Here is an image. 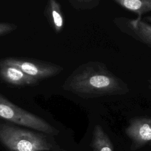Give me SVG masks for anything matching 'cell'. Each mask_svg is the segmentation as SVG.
Returning a JSON list of instances; mask_svg holds the SVG:
<instances>
[{
	"label": "cell",
	"mask_w": 151,
	"mask_h": 151,
	"mask_svg": "<svg viewBox=\"0 0 151 151\" xmlns=\"http://www.w3.org/2000/svg\"><path fill=\"white\" fill-rule=\"evenodd\" d=\"M63 88L84 99L125 94L127 84L99 61H90L79 65L67 77Z\"/></svg>",
	"instance_id": "1"
},
{
	"label": "cell",
	"mask_w": 151,
	"mask_h": 151,
	"mask_svg": "<svg viewBox=\"0 0 151 151\" xmlns=\"http://www.w3.org/2000/svg\"><path fill=\"white\" fill-rule=\"evenodd\" d=\"M51 135L0 123V142L11 151H59Z\"/></svg>",
	"instance_id": "2"
},
{
	"label": "cell",
	"mask_w": 151,
	"mask_h": 151,
	"mask_svg": "<svg viewBox=\"0 0 151 151\" xmlns=\"http://www.w3.org/2000/svg\"><path fill=\"white\" fill-rule=\"evenodd\" d=\"M0 119L49 135L59 131L42 118L15 105L0 93Z\"/></svg>",
	"instance_id": "3"
},
{
	"label": "cell",
	"mask_w": 151,
	"mask_h": 151,
	"mask_svg": "<svg viewBox=\"0 0 151 151\" xmlns=\"http://www.w3.org/2000/svg\"><path fill=\"white\" fill-rule=\"evenodd\" d=\"M1 65L15 67L38 81L55 76L64 69L61 65L52 63L16 57L0 58Z\"/></svg>",
	"instance_id": "4"
},
{
	"label": "cell",
	"mask_w": 151,
	"mask_h": 151,
	"mask_svg": "<svg viewBox=\"0 0 151 151\" xmlns=\"http://www.w3.org/2000/svg\"><path fill=\"white\" fill-rule=\"evenodd\" d=\"M125 133L132 141L133 150L151 144V117L132 119L125 129Z\"/></svg>",
	"instance_id": "5"
},
{
	"label": "cell",
	"mask_w": 151,
	"mask_h": 151,
	"mask_svg": "<svg viewBox=\"0 0 151 151\" xmlns=\"http://www.w3.org/2000/svg\"><path fill=\"white\" fill-rule=\"evenodd\" d=\"M115 24L123 32L151 47V25L142 18L137 17L132 19L115 18Z\"/></svg>",
	"instance_id": "6"
},
{
	"label": "cell",
	"mask_w": 151,
	"mask_h": 151,
	"mask_svg": "<svg viewBox=\"0 0 151 151\" xmlns=\"http://www.w3.org/2000/svg\"><path fill=\"white\" fill-rule=\"evenodd\" d=\"M0 79L4 83L18 87L34 86L38 84V80L29 76L15 67L0 66Z\"/></svg>",
	"instance_id": "7"
},
{
	"label": "cell",
	"mask_w": 151,
	"mask_h": 151,
	"mask_svg": "<svg viewBox=\"0 0 151 151\" xmlns=\"http://www.w3.org/2000/svg\"><path fill=\"white\" fill-rule=\"evenodd\" d=\"M44 15L50 26L56 34L60 33L64 27V18L60 4L55 0L48 1Z\"/></svg>",
	"instance_id": "8"
},
{
	"label": "cell",
	"mask_w": 151,
	"mask_h": 151,
	"mask_svg": "<svg viewBox=\"0 0 151 151\" xmlns=\"http://www.w3.org/2000/svg\"><path fill=\"white\" fill-rule=\"evenodd\" d=\"M90 146L93 151H114L109 137L99 124L93 129Z\"/></svg>",
	"instance_id": "9"
},
{
	"label": "cell",
	"mask_w": 151,
	"mask_h": 151,
	"mask_svg": "<svg viewBox=\"0 0 151 151\" xmlns=\"http://www.w3.org/2000/svg\"><path fill=\"white\" fill-rule=\"evenodd\" d=\"M114 2L124 9L136 14L141 17L151 12V0H114Z\"/></svg>",
	"instance_id": "10"
},
{
	"label": "cell",
	"mask_w": 151,
	"mask_h": 151,
	"mask_svg": "<svg viewBox=\"0 0 151 151\" xmlns=\"http://www.w3.org/2000/svg\"><path fill=\"white\" fill-rule=\"evenodd\" d=\"M70 5L76 10L83 11L92 9L97 7L99 4V0H68Z\"/></svg>",
	"instance_id": "11"
},
{
	"label": "cell",
	"mask_w": 151,
	"mask_h": 151,
	"mask_svg": "<svg viewBox=\"0 0 151 151\" xmlns=\"http://www.w3.org/2000/svg\"><path fill=\"white\" fill-rule=\"evenodd\" d=\"M17 25L13 23L0 22V36L11 33L17 28Z\"/></svg>",
	"instance_id": "12"
},
{
	"label": "cell",
	"mask_w": 151,
	"mask_h": 151,
	"mask_svg": "<svg viewBox=\"0 0 151 151\" xmlns=\"http://www.w3.org/2000/svg\"><path fill=\"white\" fill-rule=\"evenodd\" d=\"M142 19L144 21H148L151 23V16H146L145 17H143Z\"/></svg>",
	"instance_id": "13"
},
{
	"label": "cell",
	"mask_w": 151,
	"mask_h": 151,
	"mask_svg": "<svg viewBox=\"0 0 151 151\" xmlns=\"http://www.w3.org/2000/svg\"><path fill=\"white\" fill-rule=\"evenodd\" d=\"M149 86H150V87H151V77L149 78Z\"/></svg>",
	"instance_id": "14"
}]
</instances>
